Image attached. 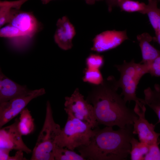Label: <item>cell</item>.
Instances as JSON below:
<instances>
[{"label": "cell", "instance_id": "cell-20", "mask_svg": "<svg viewBox=\"0 0 160 160\" xmlns=\"http://www.w3.org/2000/svg\"><path fill=\"white\" fill-rule=\"evenodd\" d=\"M117 6L122 11L128 12H137L145 14L147 4L133 0H118Z\"/></svg>", "mask_w": 160, "mask_h": 160}, {"label": "cell", "instance_id": "cell-28", "mask_svg": "<svg viewBox=\"0 0 160 160\" xmlns=\"http://www.w3.org/2000/svg\"><path fill=\"white\" fill-rule=\"evenodd\" d=\"M23 152L22 151H17L14 156H10L9 160H27L24 157Z\"/></svg>", "mask_w": 160, "mask_h": 160}, {"label": "cell", "instance_id": "cell-2", "mask_svg": "<svg viewBox=\"0 0 160 160\" xmlns=\"http://www.w3.org/2000/svg\"><path fill=\"white\" fill-rule=\"evenodd\" d=\"M134 135L133 125L117 130L112 127L100 129L97 126L89 143L76 149L86 160H125L130 154Z\"/></svg>", "mask_w": 160, "mask_h": 160}, {"label": "cell", "instance_id": "cell-3", "mask_svg": "<svg viewBox=\"0 0 160 160\" xmlns=\"http://www.w3.org/2000/svg\"><path fill=\"white\" fill-rule=\"evenodd\" d=\"M61 129L55 122L49 101L46 104L45 120L42 129L32 151L31 160H55L54 149L56 139Z\"/></svg>", "mask_w": 160, "mask_h": 160}, {"label": "cell", "instance_id": "cell-25", "mask_svg": "<svg viewBox=\"0 0 160 160\" xmlns=\"http://www.w3.org/2000/svg\"><path fill=\"white\" fill-rule=\"evenodd\" d=\"M160 142L149 145L148 153L145 156L143 160H160Z\"/></svg>", "mask_w": 160, "mask_h": 160}, {"label": "cell", "instance_id": "cell-15", "mask_svg": "<svg viewBox=\"0 0 160 160\" xmlns=\"http://www.w3.org/2000/svg\"><path fill=\"white\" fill-rule=\"evenodd\" d=\"M144 98H140V102L153 111L160 122V85L155 84L153 89L148 87L144 90Z\"/></svg>", "mask_w": 160, "mask_h": 160}, {"label": "cell", "instance_id": "cell-17", "mask_svg": "<svg viewBox=\"0 0 160 160\" xmlns=\"http://www.w3.org/2000/svg\"><path fill=\"white\" fill-rule=\"evenodd\" d=\"M145 14L148 17L150 22L155 33L160 31V8H158L156 0H148Z\"/></svg>", "mask_w": 160, "mask_h": 160}, {"label": "cell", "instance_id": "cell-6", "mask_svg": "<svg viewBox=\"0 0 160 160\" xmlns=\"http://www.w3.org/2000/svg\"><path fill=\"white\" fill-rule=\"evenodd\" d=\"M64 110L68 116L78 119L93 128L98 124L95 117L92 105L85 100L76 88L70 96L65 97Z\"/></svg>", "mask_w": 160, "mask_h": 160}, {"label": "cell", "instance_id": "cell-19", "mask_svg": "<svg viewBox=\"0 0 160 160\" xmlns=\"http://www.w3.org/2000/svg\"><path fill=\"white\" fill-rule=\"evenodd\" d=\"M131 145L130 152L131 159L132 160H143L144 158L148 153L149 145L139 141L134 137L130 141Z\"/></svg>", "mask_w": 160, "mask_h": 160}, {"label": "cell", "instance_id": "cell-7", "mask_svg": "<svg viewBox=\"0 0 160 160\" xmlns=\"http://www.w3.org/2000/svg\"><path fill=\"white\" fill-rule=\"evenodd\" d=\"M46 93L44 88L32 90L27 95L0 103V128L15 117L31 101Z\"/></svg>", "mask_w": 160, "mask_h": 160}, {"label": "cell", "instance_id": "cell-30", "mask_svg": "<svg viewBox=\"0 0 160 160\" xmlns=\"http://www.w3.org/2000/svg\"><path fill=\"white\" fill-rule=\"evenodd\" d=\"M155 36L153 37V40L157 42L160 46V31L155 33Z\"/></svg>", "mask_w": 160, "mask_h": 160}, {"label": "cell", "instance_id": "cell-23", "mask_svg": "<svg viewBox=\"0 0 160 160\" xmlns=\"http://www.w3.org/2000/svg\"><path fill=\"white\" fill-rule=\"evenodd\" d=\"M82 79L84 82L94 85L100 84L104 80L99 69L87 68L84 69V75Z\"/></svg>", "mask_w": 160, "mask_h": 160}, {"label": "cell", "instance_id": "cell-24", "mask_svg": "<svg viewBox=\"0 0 160 160\" xmlns=\"http://www.w3.org/2000/svg\"><path fill=\"white\" fill-rule=\"evenodd\" d=\"M104 62L103 56L97 54H91L86 60L87 68L100 70L103 66Z\"/></svg>", "mask_w": 160, "mask_h": 160}, {"label": "cell", "instance_id": "cell-18", "mask_svg": "<svg viewBox=\"0 0 160 160\" xmlns=\"http://www.w3.org/2000/svg\"><path fill=\"white\" fill-rule=\"evenodd\" d=\"M28 0L0 1V27L8 23L9 13L12 9H20L22 5Z\"/></svg>", "mask_w": 160, "mask_h": 160}, {"label": "cell", "instance_id": "cell-27", "mask_svg": "<svg viewBox=\"0 0 160 160\" xmlns=\"http://www.w3.org/2000/svg\"><path fill=\"white\" fill-rule=\"evenodd\" d=\"M11 151L8 149L0 148V160H9L10 156L9 153Z\"/></svg>", "mask_w": 160, "mask_h": 160}, {"label": "cell", "instance_id": "cell-12", "mask_svg": "<svg viewBox=\"0 0 160 160\" xmlns=\"http://www.w3.org/2000/svg\"><path fill=\"white\" fill-rule=\"evenodd\" d=\"M56 26L54 35L55 42L63 50L71 49L73 46L72 41L76 34L74 26L66 16L58 19Z\"/></svg>", "mask_w": 160, "mask_h": 160}, {"label": "cell", "instance_id": "cell-9", "mask_svg": "<svg viewBox=\"0 0 160 160\" xmlns=\"http://www.w3.org/2000/svg\"><path fill=\"white\" fill-rule=\"evenodd\" d=\"M8 23L18 28L29 39L32 38L39 29V23L32 12L19 9L10 10Z\"/></svg>", "mask_w": 160, "mask_h": 160}, {"label": "cell", "instance_id": "cell-33", "mask_svg": "<svg viewBox=\"0 0 160 160\" xmlns=\"http://www.w3.org/2000/svg\"><path fill=\"white\" fill-rule=\"evenodd\" d=\"M158 2H160V0H156Z\"/></svg>", "mask_w": 160, "mask_h": 160}, {"label": "cell", "instance_id": "cell-32", "mask_svg": "<svg viewBox=\"0 0 160 160\" xmlns=\"http://www.w3.org/2000/svg\"><path fill=\"white\" fill-rule=\"evenodd\" d=\"M53 0H41L42 3L43 4H47L50 1Z\"/></svg>", "mask_w": 160, "mask_h": 160}, {"label": "cell", "instance_id": "cell-5", "mask_svg": "<svg viewBox=\"0 0 160 160\" xmlns=\"http://www.w3.org/2000/svg\"><path fill=\"white\" fill-rule=\"evenodd\" d=\"M92 129L89 124L68 116L65 126L56 139L55 144L73 151L81 146L87 145L93 135Z\"/></svg>", "mask_w": 160, "mask_h": 160}, {"label": "cell", "instance_id": "cell-4", "mask_svg": "<svg viewBox=\"0 0 160 160\" xmlns=\"http://www.w3.org/2000/svg\"><path fill=\"white\" fill-rule=\"evenodd\" d=\"M120 74V79L117 80L119 88L122 92L121 94L127 103L133 101L136 103L141 105L143 104L140 101L136 94L137 86L142 77L148 73L147 66L143 63H136L134 60L127 62L124 60L121 65H115Z\"/></svg>", "mask_w": 160, "mask_h": 160}, {"label": "cell", "instance_id": "cell-14", "mask_svg": "<svg viewBox=\"0 0 160 160\" xmlns=\"http://www.w3.org/2000/svg\"><path fill=\"white\" fill-rule=\"evenodd\" d=\"M137 39L141 50L142 60L141 63L148 65L160 56V51L155 48L150 43L153 40L149 34L144 33L138 35Z\"/></svg>", "mask_w": 160, "mask_h": 160}, {"label": "cell", "instance_id": "cell-10", "mask_svg": "<svg viewBox=\"0 0 160 160\" xmlns=\"http://www.w3.org/2000/svg\"><path fill=\"white\" fill-rule=\"evenodd\" d=\"M19 119H16L11 124L1 128L0 148L17 151H22L27 154L32 152L24 142L22 135L18 130Z\"/></svg>", "mask_w": 160, "mask_h": 160}, {"label": "cell", "instance_id": "cell-21", "mask_svg": "<svg viewBox=\"0 0 160 160\" xmlns=\"http://www.w3.org/2000/svg\"><path fill=\"white\" fill-rule=\"evenodd\" d=\"M55 160H86L80 154L74 151L55 145L54 149Z\"/></svg>", "mask_w": 160, "mask_h": 160}, {"label": "cell", "instance_id": "cell-13", "mask_svg": "<svg viewBox=\"0 0 160 160\" xmlns=\"http://www.w3.org/2000/svg\"><path fill=\"white\" fill-rule=\"evenodd\" d=\"M32 90L15 82L0 71V103L26 95Z\"/></svg>", "mask_w": 160, "mask_h": 160}, {"label": "cell", "instance_id": "cell-16", "mask_svg": "<svg viewBox=\"0 0 160 160\" xmlns=\"http://www.w3.org/2000/svg\"><path fill=\"white\" fill-rule=\"evenodd\" d=\"M17 127L22 135H26L32 133L35 129L34 119L31 112L25 108L20 113Z\"/></svg>", "mask_w": 160, "mask_h": 160}, {"label": "cell", "instance_id": "cell-1", "mask_svg": "<svg viewBox=\"0 0 160 160\" xmlns=\"http://www.w3.org/2000/svg\"><path fill=\"white\" fill-rule=\"evenodd\" d=\"M119 88L117 80L111 76L100 84L94 85L89 92L86 100L92 105L98 124L123 128L133 125L138 118L134 109L127 107L122 96L117 92Z\"/></svg>", "mask_w": 160, "mask_h": 160}, {"label": "cell", "instance_id": "cell-22", "mask_svg": "<svg viewBox=\"0 0 160 160\" xmlns=\"http://www.w3.org/2000/svg\"><path fill=\"white\" fill-rule=\"evenodd\" d=\"M0 36L14 40L29 39L18 28L9 24L0 29Z\"/></svg>", "mask_w": 160, "mask_h": 160}, {"label": "cell", "instance_id": "cell-8", "mask_svg": "<svg viewBox=\"0 0 160 160\" xmlns=\"http://www.w3.org/2000/svg\"><path fill=\"white\" fill-rule=\"evenodd\" d=\"M134 110L138 118L134 122L133 133L138 135L139 141L151 145L160 142V133L155 131V125L150 123L145 118V105L140 106L135 103Z\"/></svg>", "mask_w": 160, "mask_h": 160}, {"label": "cell", "instance_id": "cell-11", "mask_svg": "<svg viewBox=\"0 0 160 160\" xmlns=\"http://www.w3.org/2000/svg\"><path fill=\"white\" fill-rule=\"evenodd\" d=\"M128 39L126 30H107L96 35L92 40V51L98 53L113 49Z\"/></svg>", "mask_w": 160, "mask_h": 160}, {"label": "cell", "instance_id": "cell-31", "mask_svg": "<svg viewBox=\"0 0 160 160\" xmlns=\"http://www.w3.org/2000/svg\"><path fill=\"white\" fill-rule=\"evenodd\" d=\"M103 0H84L86 4L92 5L94 4L97 1H101Z\"/></svg>", "mask_w": 160, "mask_h": 160}, {"label": "cell", "instance_id": "cell-29", "mask_svg": "<svg viewBox=\"0 0 160 160\" xmlns=\"http://www.w3.org/2000/svg\"><path fill=\"white\" fill-rule=\"evenodd\" d=\"M118 1V0H105L109 12H111L112 11L113 7L117 6Z\"/></svg>", "mask_w": 160, "mask_h": 160}, {"label": "cell", "instance_id": "cell-26", "mask_svg": "<svg viewBox=\"0 0 160 160\" xmlns=\"http://www.w3.org/2000/svg\"><path fill=\"white\" fill-rule=\"evenodd\" d=\"M147 65L148 68V73L152 76H160V56Z\"/></svg>", "mask_w": 160, "mask_h": 160}]
</instances>
